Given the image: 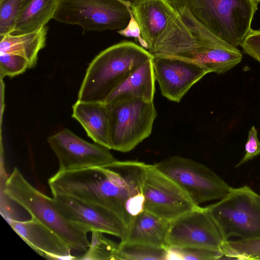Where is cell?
<instances>
[{
  "label": "cell",
  "mask_w": 260,
  "mask_h": 260,
  "mask_svg": "<svg viewBox=\"0 0 260 260\" xmlns=\"http://www.w3.org/2000/svg\"><path fill=\"white\" fill-rule=\"evenodd\" d=\"M59 0H29L18 16L12 34H21L45 25L53 17Z\"/></svg>",
  "instance_id": "cell-20"
},
{
  "label": "cell",
  "mask_w": 260,
  "mask_h": 260,
  "mask_svg": "<svg viewBox=\"0 0 260 260\" xmlns=\"http://www.w3.org/2000/svg\"><path fill=\"white\" fill-rule=\"evenodd\" d=\"M170 223V221L144 210L133 218L121 242L166 247Z\"/></svg>",
  "instance_id": "cell-17"
},
{
  "label": "cell",
  "mask_w": 260,
  "mask_h": 260,
  "mask_svg": "<svg viewBox=\"0 0 260 260\" xmlns=\"http://www.w3.org/2000/svg\"><path fill=\"white\" fill-rule=\"evenodd\" d=\"M47 33L44 25L26 33L0 36V53L21 56L27 60L29 68H34L39 51L45 46Z\"/></svg>",
  "instance_id": "cell-19"
},
{
  "label": "cell",
  "mask_w": 260,
  "mask_h": 260,
  "mask_svg": "<svg viewBox=\"0 0 260 260\" xmlns=\"http://www.w3.org/2000/svg\"><path fill=\"white\" fill-rule=\"evenodd\" d=\"M16 234L34 251L51 259H74L72 248L58 236L34 217L25 221L7 218Z\"/></svg>",
  "instance_id": "cell-14"
},
{
  "label": "cell",
  "mask_w": 260,
  "mask_h": 260,
  "mask_svg": "<svg viewBox=\"0 0 260 260\" xmlns=\"http://www.w3.org/2000/svg\"><path fill=\"white\" fill-rule=\"evenodd\" d=\"M241 46L243 51L260 62V29H251Z\"/></svg>",
  "instance_id": "cell-27"
},
{
  "label": "cell",
  "mask_w": 260,
  "mask_h": 260,
  "mask_svg": "<svg viewBox=\"0 0 260 260\" xmlns=\"http://www.w3.org/2000/svg\"><path fill=\"white\" fill-rule=\"evenodd\" d=\"M152 59L145 61L131 73L110 93L105 103L131 98L153 101L156 79Z\"/></svg>",
  "instance_id": "cell-18"
},
{
  "label": "cell",
  "mask_w": 260,
  "mask_h": 260,
  "mask_svg": "<svg viewBox=\"0 0 260 260\" xmlns=\"http://www.w3.org/2000/svg\"><path fill=\"white\" fill-rule=\"evenodd\" d=\"M152 62L162 95L177 103L194 84L209 73L198 63L177 58L154 56Z\"/></svg>",
  "instance_id": "cell-13"
},
{
  "label": "cell",
  "mask_w": 260,
  "mask_h": 260,
  "mask_svg": "<svg viewBox=\"0 0 260 260\" xmlns=\"http://www.w3.org/2000/svg\"><path fill=\"white\" fill-rule=\"evenodd\" d=\"M245 150L244 156L235 166L236 167H240L260 154V142L258 139L257 131L254 126H252L249 131Z\"/></svg>",
  "instance_id": "cell-28"
},
{
  "label": "cell",
  "mask_w": 260,
  "mask_h": 260,
  "mask_svg": "<svg viewBox=\"0 0 260 260\" xmlns=\"http://www.w3.org/2000/svg\"><path fill=\"white\" fill-rule=\"evenodd\" d=\"M106 105L109 111L111 149L129 152L150 135L157 116L153 101L131 98Z\"/></svg>",
  "instance_id": "cell-6"
},
{
  "label": "cell",
  "mask_w": 260,
  "mask_h": 260,
  "mask_svg": "<svg viewBox=\"0 0 260 260\" xmlns=\"http://www.w3.org/2000/svg\"><path fill=\"white\" fill-rule=\"evenodd\" d=\"M144 210L171 221L199 206L177 183L147 164L142 187Z\"/></svg>",
  "instance_id": "cell-9"
},
{
  "label": "cell",
  "mask_w": 260,
  "mask_h": 260,
  "mask_svg": "<svg viewBox=\"0 0 260 260\" xmlns=\"http://www.w3.org/2000/svg\"><path fill=\"white\" fill-rule=\"evenodd\" d=\"M47 142L58 159V171L103 167L117 160L109 148L89 143L68 128L48 137Z\"/></svg>",
  "instance_id": "cell-10"
},
{
  "label": "cell",
  "mask_w": 260,
  "mask_h": 260,
  "mask_svg": "<svg viewBox=\"0 0 260 260\" xmlns=\"http://www.w3.org/2000/svg\"><path fill=\"white\" fill-rule=\"evenodd\" d=\"M29 0H4L0 3V36L13 34L18 16Z\"/></svg>",
  "instance_id": "cell-24"
},
{
  "label": "cell",
  "mask_w": 260,
  "mask_h": 260,
  "mask_svg": "<svg viewBox=\"0 0 260 260\" xmlns=\"http://www.w3.org/2000/svg\"><path fill=\"white\" fill-rule=\"evenodd\" d=\"M29 69V64L23 57L6 53H0L1 78L13 77L21 74Z\"/></svg>",
  "instance_id": "cell-26"
},
{
  "label": "cell",
  "mask_w": 260,
  "mask_h": 260,
  "mask_svg": "<svg viewBox=\"0 0 260 260\" xmlns=\"http://www.w3.org/2000/svg\"><path fill=\"white\" fill-rule=\"evenodd\" d=\"M153 165L177 183L198 205L221 199L232 188L210 168L190 158L172 156Z\"/></svg>",
  "instance_id": "cell-8"
},
{
  "label": "cell",
  "mask_w": 260,
  "mask_h": 260,
  "mask_svg": "<svg viewBox=\"0 0 260 260\" xmlns=\"http://www.w3.org/2000/svg\"><path fill=\"white\" fill-rule=\"evenodd\" d=\"M128 5H131L135 0H121Z\"/></svg>",
  "instance_id": "cell-30"
},
{
  "label": "cell",
  "mask_w": 260,
  "mask_h": 260,
  "mask_svg": "<svg viewBox=\"0 0 260 260\" xmlns=\"http://www.w3.org/2000/svg\"><path fill=\"white\" fill-rule=\"evenodd\" d=\"M4 193L58 236L72 249L85 252L90 245L85 231L69 220L56 206L53 198L44 194L15 167L4 184Z\"/></svg>",
  "instance_id": "cell-3"
},
{
  "label": "cell",
  "mask_w": 260,
  "mask_h": 260,
  "mask_svg": "<svg viewBox=\"0 0 260 260\" xmlns=\"http://www.w3.org/2000/svg\"><path fill=\"white\" fill-rule=\"evenodd\" d=\"M4 0H0V3L3 2Z\"/></svg>",
  "instance_id": "cell-32"
},
{
  "label": "cell",
  "mask_w": 260,
  "mask_h": 260,
  "mask_svg": "<svg viewBox=\"0 0 260 260\" xmlns=\"http://www.w3.org/2000/svg\"><path fill=\"white\" fill-rule=\"evenodd\" d=\"M220 250L223 257L237 259H260V237L226 241Z\"/></svg>",
  "instance_id": "cell-22"
},
{
  "label": "cell",
  "mask_w": 260,
  "mask_h": 260,
  "mask_svg": "<svg viewBox=\"0 0 260 260\" xmlns=\"http://www.w3.org/2000/svg\"><path fill=\"white\" fill-rule=\"evenodd\" d=\"M258 3L260 2V0H255Z\"/></svg>",
  "instance_id": "cell-31"
},
{
  "label": "cell",
  "mask_w": 260,
  "mask_h": 260,
  "mask_svg": "<svg viewBox=\"0 0 260 260\" xmlns=\"http://www.w3.org/2000/svg\"><path fill=\"white\" fill-rule=\"evenodd\" d=\"M153 57L147 50L132 42H121L106 48L89 63L77 100L105 103L118 85Z\"/></svg>",
  "instance_id": "cell-2"
},
{
  "label": "cell",
  "mask_w": 260,
  "mask_h": 260,
  "mask_svg": "<svg viewBox=\"0 0 260 260\" xmlns=\"http://www.w3.org/2000/svg\"><path fill=\"white\" fill-rule=\"evenodd\" d=\"M129 10L131 19L128 24L124 29L118 30L117 32L125 37L134 38L140 43L141 46L148 50L147 44L141 37L140 26L133 14L131 7Z\"/></svg>",
  "instance_id": "cell-29"
},
{
  "label": "cell",
  "mask_w": 260,
  "mask_h": 260,
  "mask_svg": "<svg viewBox=\"0 0 260 260\" xmlns=\"http://www.w3.org/2000/svg\"><path fill=\"white\" fill-rule=\"evenodd\" d=\"M72 116L95 143L111 149L109 111L105 103L77 101L72 107Z\"/></svg>",
  "instance_id": "cell-16"
},
{
  "label": "cell",
  "mask_w": 260,
  "mask_h": 260,
  "mask_svg": "<svg viewBox=\"0 0 260 260\" xmlns=\"http://www.w3.org/2000/svg\"><path fill=\"white\" fill-rule=\"evenodd\" d=\"M55 203L70 221L86 232L98 231L124 237L126 226L115 213L104 207L61 194L53 196Z\"/></svg>",
  "instance_id": "cell-12"
},
{
  "label": "cell",
  "mask_w": 260,
  "mask_h": 260,
  "mask_svg": "<svg viewBox=\"0 0 260 260\" xmlns=\"http://www.w3.org/2000/svg\"><path fill=\"white\" fill-rule=\"evenodd\" d=\"M218 38L237 48L251 29L255 0H176Z\"/></svg>",
  "instance_id": "cell-4"
},
{
  "label": "cell",
  "mask_w": 260,
  "mask_h": 260,
  "mask_svg": "<svg viewBox=\"0 0 260 260\" xmlns=\"http://www.w3.org/2000/svg\"><path fill=\"white\" fill-rule=\"evenodd\" d=\"M224 242L206 207L199 206L171 221L166 247H194L220 250Z\"/></svg>",
  "instance_id": "cell-11"
},
{
  "label": "cell",
  "mask_w": 260,
  "mask_h": 260,
  "mask_svg": "<svg viewBox=\"0 0 260 260\" xmlns=\"http://www.w3.org/2000/svg\"><path fill=\"white\" fill-rule=\"evenodd\" d=\"M167 259L213 260L223 256L221 250L194 247H167Z\"/></svg>",
  "instance_id": "cell-25"
},
{
  "label": "cell",
  "mask_w": 260,
  "mask_h": 260,
  "mask_svg": "<svg viewBox=\"0 0 260 260\" xmlns=\"http://www.w3.org/2000/svg\"><path fill=\"white\" fill-rule=\"evenodd\" d=\"M130 5L121 0H59L53 19L83 32L119 30L128 24Z\"/></svg>",
  "instance_id": "cell-7"
},
{
  "label": "cell",
  "mask_w": 260,
  "mask_h": 260,
  "mask_svg": "<svg viewBox=\"0 0 260 260\" xmlns=\"http://www.w3.org/2000/svg\"><path fill=\"white\" fill-rule=\"evenodd\" d=\"M90 245L78 259L115 260L118 244L105 237L103 233L91 232Z\"/></svg>",
  "instance_id": "cell-23"
},
{
  "label": "cell",
  "mask_w": 260,
  "mask_h": 260,
  "mask_svg": "<svg viewBox=\"0 0 260 260\" xmlns=\"http://www.w3.org/2000/svg\"><path fill=\"white\" fill-rule=\"evenodd\" d=\"M131 8L149 51L165 30L175 9L170 0H135Z\"/></svg>",
  "instance_id": "cell-15"
},
{
  "label": "cell",
  "mask_w": 260,
  "mask_h": 260,
  "mask_svg": "<svg viewBox=\"0 0 260 260\" xmlns=\"http://www.w3.org/2000/svg\"><path fill=\"white\" fill-rule=\"evenodd\" d=\"M146 164L116 160L103 167L58 171L48 179L53 196H71L115 213L126 228L144 210L142 187Z\"/></svg>",
  "instance_id": "cell-1"
},
{
  "label": "cell",
  "mask_w": 260,
  "mask_h": 260,
  "mask_svg": "<svg viewBox=\"0 0 260 260\" xmlns=\"http://www.w3.org/2000/svg\"><path fill=\"white\" fill-rule=\"evenodd\" d=\"M225 241L260 237V195L248 186L231 188L216 203L206 207Z\"/></svg>",
  "instance_id": "cell-5"
},
{
  "label": "cell",
  "mask_w": 260,
  "mask_h": 260,
  "mask_svg": "<svg viewBox=\"0 0 260 260\" xmlns=\"http://www.w3.org/2000/svg\"><path fill=\"white\" fill-rule=\"evenodd\" d=\"M167 248L120 242L115 260H167Z\"/></svg>",
  "instance_id": "cell-21"
}]
</instances>
